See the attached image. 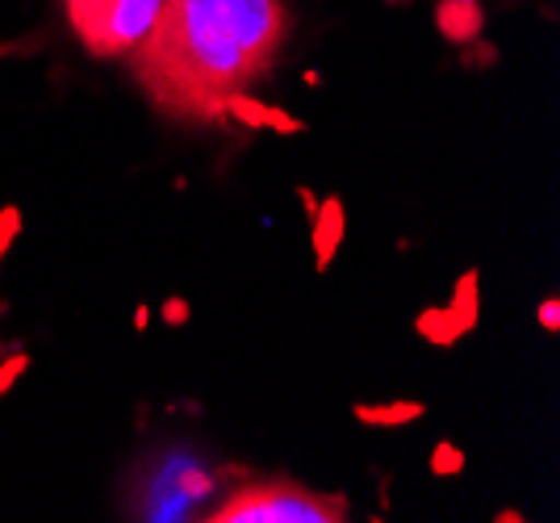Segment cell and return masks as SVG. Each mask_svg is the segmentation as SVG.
<instances>
[{
    "label": "cell",
    "mask_w": 560,
    "mask_h": 523,
    "mask_svg": "<svg viewBox=\"0 0 560 523\" xmlns=\"http://www.w3.org/2000/svg\"><path fill=\"white\" fill-rule=\"evenodd\" d=\"M164 318L172 323V327H180V323H188V302H180V298H172L164 306Z\"/></svg>",
    "instance_id": "7c38bea8"
},
{
    "label": "cell",
    "mask_w": 560,
    "mask_h": 523,
    "mask_svg": "<svg viewBox=\"0 0 560 523\" xmlns=\"http://www.w3.org/2000/svg\"><path fill=\"white\" fill-rule=\"evenodd\" d=\"M427 415L422 403H360L355 406V419L369 423V428H401V423H415Z\"/></svg>",
    "instance_id": "ba28073f"
},
{
    "label": "cell",
    "mask_w": 560,
    "mask_h": 523,
    "mask_svg": "<svg viewBox=\"0 0 560 523\" xmlns=\"http://www.w3.org/2000/svg\"><path fill=\"white\" fill-rule=\"evenodd\" d=\"M289 34L284 0H164L135 50L151 101L176 118H218L234 93H252Z\"/></svg>",
    "instance_id": "6da1fadb"
},
{
    "label": "cell",
    "mask_w": 560,
    "mask_h": 523,
    "mask_svg": "<svg viewBox=\"0 0 560 523\" xmlns=\"http://www.w3.org/2000/svg\"><path fill=\"white\" fill-rule=\"evenodd\" d=\"M481 25H486V13H481L477 0H444L435 9V30L456 47H468L481 34Z\"/></svg>",
    "instance_id": "5b68a950"
},
{
    "label": "cell",
    "mask_w": 560,
    "mask_h": 523,
    "mask_svg": "<svg viewBox=\"0 0 560 523\" xmlns=\"http://www.w3.org/2000/svg\"><path fill=\"white\" fill-rule=\"evenodd\" d=\"M431 469H435V474H460V469H465V452L452 449V444L435 449V456H431Z\"/></svg>",
    "instance_id": "8fae6325"
},
{
    "label": "cell",
    "mask_w": 560,
    "mask_h": 523,
    "mask_svg": "<svg viewBox=\"0 0 560 523\" xmlns=\"http://www.w3.org/2000/svg\"><path fill=\"white\" fill-rule=\"evenodd\" d=\"M477 272H465L460 281H456V293H452V302L447 306H431L419 314V335L427 344H435V348H452L456 339H465L472 327H477Z\"/></svg>",
    "instance_id": "277c9868"
},
{
    "label": "cell",
    "mask_w": 560,
    "mask_h": 523,
    "mask_svg": "<svg viewBox=\"0 0 560 523\" xmlns=\"http://www.w3.org/2000/svg\"><path fill=\"white\" fill-rule=\"evenodd\" d=\"M539 323H544L548 332H557V327H560V306H557V298H548V302L539 306Z\"/></svg>",
    "instance_id": "4fadbf2b"
},
{
    "label": "cell",
    "mask_w": 560,
    "mask_h": 523,
    "mask_svg": "<svg viewBox=\"0 0 560 523\" xmlns=\"http://www.w3.org/2000/svg\"><path fill=\"white\" fill-rule=\"evenodd\" d=\"M222 114H234L238 121H247V126H268V130H284V135H293V130H302V121L289 118L284 109H277V105H259L252 93H234L231 101H226V109Z\"/></svg>",
    "instance_id": "8992f818"
},
{
    "label": "cell",
    "mask_w": 560,
    "mask_h": 523,
    "mask_svg": "<svg viewBox=\"0 0 560 523\" xmlns=\"http://www.w3.org/2000/svg\"><path fill=\"white\" fill-rule=\"evenodd\" d=\"M343 511H348L343 499L310 495L302 486L272 481V486H247V490H238V495H231L222 507H213L210 515H201V520H210V523H339V520H348Z\"/></svg>",
    "instance_id": "3957f363"
},
{
    "label": "cell",
    "mask_w": 560,
    "mask_h": 523,
    "mask_svg": "<svg viewBox=\"0 0 560 523\" xmlns=\"http://www.w3.org/2000/svg\"><path fill=\"white\" fill-rule=\"evenodd\" d=\"M18 231H22V210H18V206H4V210H0V260L9 256Z\"/></svg>",
    "instance_id": "9c48e42d"
},
{
    "label": "cell",
    "mask_w": 560,
    "mask_h": 523,
    "mask_svg": "<svg viewBox=\"0 0 560 523\" xmlns=\"http://www.w3.org/2000/svg\"><path fill=\"white\" fill-rule=\"evenodd\" d=\"M339 243H343V201L330 197V201H323V210L314 214V256H318V268H330Z\"/></svg>",
    "instance_id": "52a82bcc"
},
{
    "label": "cell",
    "mask_w": 560,
    "mask_h": 523,
    "mask_svg": "<svg viewBox=\"0 0 560 523\" xmlns=\"http://www.w3.org/2000/svg\"><path fill=\"white\" fill-rule=\"evenodd\" d=\"M68 22L93 55H130L155 30L164 0H63Z\"/></svg>",
    "instance_id": "7a4b0ae2"
},
{
    "label": "cell",
    "mask_w": 560,
    "mask_h": 523,
    "mask_svg": "<svg viewBox=\"0 0 560 523\" xmlns=\"http://www.w3.org/2000/svg\"><path fill=\"white\" fill-rule=\"evenodd\" d=\"M25 369H30V357H25V352H13L9 360H0V398L13 390V381L22 377Z\"/></svg>",
    "instance_id": "30bf717a"
}]
</instances>
